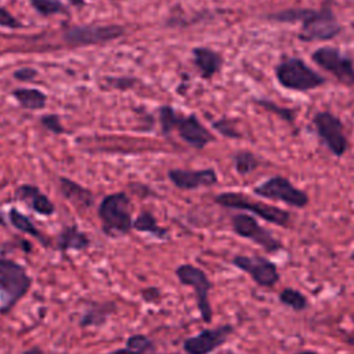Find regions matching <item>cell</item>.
I'll use <instances>...</instances> for the list:
<instances>
[{
  "label": "cell",
  "instance_id": "7a4b0ae2",
  "mask_svg": "<svg viewBox=\"0 0 354 354\" xmlns=\"http://www.w3.org/2000/svg\"><path fill=\"white\" fill-rule=\"evenodd\" d=\"M30 283V277L21 264L0 257V293L3 299L0 313H8L28 293Z\"/></svg>",
  "mask_w": 354,
  "mask_h": 354
},
{
  "label": "cell",
  "instance_id": "9c48e42d",
  "mask_svg": "<svg viewBox=\"0 0 354 354\" xmlns=\"http://www.w3.org/2000/svg\"><path fill=\"white\" fill-rule=\"evenodd\" d=\"M313 122L318 136L326 144L329 151L336 156L344 155L348 148V141L340 119L330 112H318Z\"/></svg>",
  "mask_w": 354,
  "mask_h": 354
},
{
  "label": "cell",
  "instance_id": "9a60e30c",
  "mask_svg": "<svg viewBox=\"0 0 354 354\" xmlns=\"http://www.w3.org/2000/svg\"><path fill=\"white\" fill-rule=\"evenodd\" d=\"M177 130L184 141H187L188 144H191L198 149L203 148L205 145H207L214 140L213 134L201 124V122L196 119L195 115H189L188 118L178 119Z\"/></svg>",
  "mask_w": 354,
  "mask_h": 354
},
{
  "label": "cell",
  "instance_id": "f1b7e54d",
  "mask_svg": "<svg viewBox=\"0 0 354 354\" xmlns=\"http://www.w3.org/2000/svg\"><path fill=\"white\" fill-rule=\"evenodd\" d=\"M41 123H43L48 130H51V131H54V133H62V131H64V129H62V126H61V122H59V119H58L57 115H46V116H43V118H41Z\"/></svg>",
  "mask_w": 354,
  "mask_h": 354
},
{
  "label": "cell",
  "instance_id": "4fadbf2b",
  "mask_svg": "<svg viewBox=\"0 0 354 354\" xmlns=\"http://www.w3.org/2000/svg\"><path fill=\"white\" fill-rule=\"evenodd\" d=\"M123 35L122 26H75L65 32V39L73 44H97Z\"/></svg>",
  "mask_w": 354,
  "mask_h": 354
},
{
  "label": "cell",
  "instance_id": "3957f363",
  "mask_svg": "<svg viewBox=\"0 0 354 354\" xmlns=\"http://www.w3.org/2000/svg\"><path fill=\"white\" fill-rule=\"evenodd\" d=\"M279 84L288 90L308 91L325 83V79L311 69L301 58H288L275 68Z\"/></svg>",
  "mask_w": 354,
  "mask_h": 354
},
{
  "label": "cell",
  "instance_id": "ba28073f",
  "mask_svg": "<svg viewBox=\"0 0 354 354\" xmlns=\"http://www.w3.org/2000/svg\"><path fill=\"white\" fill-rule=\"evenodd\" d=\"M176 275L183 285L192 286L196 295L198 308L201 311V317L205 322L212 321V307L209 303V292L212 283L207 275L198 267L192 264H181L176 270Z\"/></svg>",
  "mask_w": 354,
  "mask_h": 354
},
{
  "label": "cell",
  "instance_id": "8fae6325",
  "mask_svg": "<svg viewBox=\"0 0 354 354\" xmlns=\"http://www.w3.org/2000/svg\"><path fill=\"white\" fill-rule=\"evenodd\" d=\"M232 264L236 268L242 270L243 272L249 274L252 279L260 286L270 288L275 285L279 279V272L277 270V266L261 256L239 254L232 259Z\"/></svg>",
  "mask_w": 354,
  "mask_h": 354
},
{
  "label": "cell",
  "instance_id": "30bf717a",
  "mask_svg": "<svg viewBox=\"0 0 354 354\" xmlns=\"http://www.w3.org/2000/svg\"><path fill=\"white\" fill-rule=\"evenodd\" d=\"M232 228H234L235 234H238L242 238L253 241L254 243L261 246L268 253L277 252L282 248L281 242L278 239H275L267 230H264L256 221V218H253L249 214H245V213L235 214L232 217Z\"/></svg>",
  "mask_w": 354,
  "mask_h": 354
},
{
  "label": "cell",
  "instance_id": "cb8c5ba5",
  "mask_svg": "<svg viewBox=\"0 0 354 354\" xmlns=\"http://www.w3.org/2000/svg\"><path fill=\"white\" fill-rule=\"evenodd\" d=\"M279 301L282 304L293 308L295 311H301L308 306L307 297L303 293H300L299 290L292 289V288H286L279 293Z\"/></svg>",
  "mask_w": 354,
  "mask_h": 354
},
{
  "label": "cell",
  "instance_id": "83f0119b",
  "mask_svg": "<svg viewBox=\"0 0 354 354\" xmlns=\"http://www.w3.org/2000/svg\"><path fill=\"white\" fill-rule=\"evenodd\" d=\"M177 122H178V118L176 116L174 111L170 106H163L160 109V123H162V129L165 133H167L173 127H176Z\"/></svg>",
  "mask_w": 354,
  "mask_h": 354
},
{
  "label": "cell",
  "instance_id": "e0dca14e",
  "mask_svg": "<svg viewBox=\"0 0 354 354\" xmlns=\"http://www.w3.org/2000/svg\"><path fill=\"white\" fill-rule=\"evenodd\" d=\"M192 53L194 62L199 68L203 77H212L214 73L218 72L223 61L216 51L206 47H196Z\"/></svg>",
  "mask_w": 354,
  "mask_h": 354
},
{
  "label": "cell",
  "instance_id": "836d02e7",
  "mask_svg": "<svg viewBox=\"0 0 354 354\" xmlns=\"http://www.w3.org/2000/svg\"><path fill=\"white\" fill-rule=\"evenodd\" d=\"M71 1H73V3H77V4H82V0H71Z\"/></svg>",
  "mask_w": 354,
  "mask_h": 354
},
{
  "label": "cell",
  "instance_id": "2e32d148",
  "mask_svg": "<svg viewBox=\"0 0 354 354\" xmlns=\"http://www.w3.org/2000/svg\"><path fill=\"white\" fill-rule=\"evenodd\" d=\"M17 198L29 203V206L39 214L43 216H50L54 213V205L53 202L43 195L36 187L32 185H21L17 192Z\"/></svg>",
  "mask_w": 354,
  "mask_h": 354
},
{
  "label": "cell",
  "instance_id": "ffe728a7",
  "mask_svg": "<svg viewBox=\"0 0 354 354\" xmlns=\"http://www.w3.org/2000/svg\"><path fill=\"white\" fill-rule=\"evenodd\" d=\"M115 306L112 303L105 304H94L90 310L86 311V314L82 317L80 325L82 326H98L105 322L108 315L113 311Z\"/></svg>",
  "mask_w": 354,
  "mask_h": 354
},
{
  "label": "cell",
  "instance_id": "6da1fadb",
  "mask_svg": "<svg viewBox=\"0 0 354 354\" xmlns=\"http://www.w3.org/2000/svg\"><path fill=\"white\" fill-rule=\"evenodd\" d=\"M278 22H301V29L297 37L301 41H318L330 40L342 32V26L337 22L333 11L329 7L321 10L295 8L283 10L268 17Z\"/></svg>",
  "mask_w": 354,
  "mask_h": 354
},
{
  "label": "cell",
  "instance_id": "603a6c76",
  "mask_svg": "<svg viewBox=\"0 0 354 354\" xmlns=\"http://www.w3.org/2000/svg\"><path fill=\"white\" fill-rule=\"evenodd\" d=\"M8 216H10L11 224H12L17 230H19V231H22V232H25V234H29V235H32V236L40 239L41 242H46V239L41 236V234L37 231V228L33 225V223H32L26 216H24L21 212H18L17 209H11Z\"/></svg>",
  "mask_w": 354,
  "mask_h": 354
},
{
  "label": "cell",
  "instance_id": "f546056e",
  "mask_svg": "<svg viewBox=\"0 0 354 354\" xmlns=\"http://www.w3.org/2000/svg\"><path fill=\"white\" fill-rule=\"evenodd\" d=\"M0 25L6 26V28H11V29L21 26L19 22L4 8H0Z\"/></svg>",
  "mask_w": 354,
  "mask_h": 354
},
{
  "label": "cell",
  "instance_id": "5b68a950",
  "mask_svg": "<svg viewBox=\"0 0 354 354\" xmlns=\"http://www.w3.org/2000/svg\"><path fill=\"white\" fill-rule=\"evenodd\" d=\"M129 207L130 202L124 194H112L104 198L98 214L106 234L123 235L130 231L131 216Z\"/></svg>",
  "mask_w": 354,
  "mask_h": 354
},
{
  "label": "cell",
  "instance_id": "4dcf8cb0",
  "mask_svg": "<svg viewBox=\"0 0 354 354\" xmlns=\"http://www.w3.org/2000/svg\"><path fill=\"white\" fill-rule=\"evenodd\" d=\"M259 104H260L261 106L267 108L268 111L277 112V113H279L282 118L292 120V113H290V111H288V109H281V108H278V106H275L274 104H271V102H267V101H259Z\"/></svg>",
  "mask_w": 354,
  "mask_h": 354
},
{
  "label": "cell",
  "instance_id": "7c38bea8",
  "mask_svg": "<svg viewBox=\"0 0 354 354\" xmlns=\"http://www.w3.org/2000/svg\"><path fill=\"white\" fill-rule=\"evenodd\" d=\"M232 333L231 325H223L214 329H205L201 333L188 337L183 347L187 354H209L220 347Z\"/></svg>",
  "mask_w": 354,
  "mask_h": 354
},
{
  "label": "cell",
  "instance_id": "5bb4252c",
  "mask_svg": "<svg viewBox=\"0 0 354 354\" xmlns=\"http://www.w3.org/2000/svg\"><path fill=\"white\" fill-rule=\"evenodd\" d=\"M169 177L178 188H183V189L207 187V185H213L217 181V176L213 169H205V170L174 169L169 171Z\"/></svg>",
  "mask_w": 354,
  "mask_h": 354
},
{
  "label": "cell",
  "instance_id": "484cf974",
  "mask_svg": "<svg viewBox=\"0 0 354 354\" xmlns=\"http://www.w3.org/2000/svg\"><path fill=\"white\" fill-rule=\"evenodd\" d=\"M234 163L239 174H248L259 166V159L248 151H241L234 156Z\"/></svg>",
  "mask_w": 354,
  "mask_h": 354
},
{
  "label": "cell",
  "instance_id": "d590c367",
  "mask_svg": "<svg viewBox=\"0 0 354 354\" xmlns=\"http://www.w3.org/2000/svg\"><path fill=\"white\" fill-rule=\"evenodd\" d=\"M171 354H176V353H171Z\"/></svg>",
  "mask_w": 354,
  "mask_h": 354
},
{
  "label": "cell",
  "instance_id": "52a82bcc",
  "mask_svg": "<svg viewBox=\"0 0 354 354\" xmlns=\"http://www.w3.org/2000/svg\"><path fill=\"white\" fill-rule=\"evenodd\" d=\"M313 61L332 73L342 84L354 87V64L353 59L335 47H319L311 54Z\"/></svg>",
  "mask_w": 354,
  "mask_h": 354
},
{
  "label": "cell",
  "instance_id": "44dd1931",
  "mask_svg": "<svg viewBox=\"0 0 354 354\" xmlns=\"http://www.w3.org/2000/svg\"><path fill=\"white\" fill-rule=\"evenodd\" d=\"M14 97L24 108L39 109L46 104V95L40 90L35 88H18L14 91Z\"/></svg>",
  "mask_w": 354,
  "mask_h": 354
},
{
  "label": "cell",
  "instance_id": "277c9868",
  "mask_svg": "<svg viewBox=\"0 0 354 354\" xmlns=\"http://www.w3.org/2000/svg\"><path fill=\"white\" fill-rule=\"evenodd\" d=\"M214 201L218 205L225 207L241 209V210H248L250 213H254L263 220L277 224L279 227H288L290 224V214L286 210L279 209L277 206L267 205L260 201H253L249 196L242 195L239 192H223L217 195Z\"/></svg>",
  "mask_w": 354,
  "mask_h": 354
},
{
  "label": "cell",
  "instance_id": "1f68e13d",
  "mask_svg": "<svg viewBox=\"0 0 354 354\" xmlns=\"http://www.w3.org/2000/svg\"><path fill=\"white\" fill-rule=\"evenodd\" d=\"M36 71L35 69H30V68H22V69H18V71H15V73H14V76L18 79V80H30V79H33L35 76H36Z\"/></svg>",
  "mask_w": 354,
  "mask_h": 354
},
{
  "label": "cell",
  "instance_id": "d6986e66",
  "mask_svg": "<svg viewBox=\"0 0 354 354\" xmlns=\"http://www.w3.org/2000/svg\"><path fill=\"white\" fill-rule=\"evenodd\" d=\"M61 189L64 192V195L73 202L77 206H90L93 202V196L88 191H86L84 188H82L80 185H77L76 183L66 180V178H61Z\"/></svg>",
  "mask_w": 354,
  "mask_h": 354
},
{
  "label": "cell",
  "instance_id": "7402d4cb",
  "mask_svg": "<svg viewBox=\"0 0 354 354\" xmlns=\"http://www.w3.org/2000/svg\"><path fill=\"white\" fill-rule=\"evenodd\" d=\"M152 348V342L144 335H133L127 339V344L123 348L109 351L105 354H145Z\"/></svg>",
  "mask_w": 354,
  "mask_h": 354
},
{
  "label": "cell",
  "instance_id": "e575fe53",
  "mask_svg": "<svg viewBox=\"0 0 354 354\" xmlns=\"http://www.w3.org/2000/svg\"><path fill=\"white\" fill-rule=\"evenodd\" d=\"M351 260H353V261H354V252H353V253H351Z\"/></svg>",
  "mask_w": 354,
  "mask_h": 354
},
{
  "label": "cell",
  "instance_id": "8992f818",
  "mask_svg": "<svg viewBox=\"0 0 354 354\" xmlns=\"http://www.w3.org/2000/svg\"><path fill=\"white\" fill-rule=\"evenodd\" d=\"M253 192L259 196L279 201L293 207H304L308 203V196L304 191L296 188L288 178L279 176L263 181L260 185L254 187Z\"/></svg>",
  "mask_w": 354,
  "mask_h": 354
},
{
  "label": "cell",
  "instance_id": "d4e9b609",
  "mask_svg": "<svg viewBox=\"0 0 354 354\" xmlns=\"http://www.w3.org/2000/svg\"><path fill=\"white\" fill-rule=\"evenodd\" d=\"M133 227H134L136 230H138V231L149 232V234H153V235H156V236H159V238H162V236L166 235V231L162 230V228L156 224L153 216H152L151 213H148V212L141 213V214L136 218V221L133 223Z\"/></svg>",
  "mask_w": 354,
  "mask_h": 354
},
{
  "label": "cell",
  "instance_id": "4316f807",
  "mask_svg": "<svg viewBox=\"0 0 354 354\" xmlns=\"http://www.w3.org/2000/svg\"><path fill=\"white\" fill-rule=\"evenodd\" d=\"M30 3L41 15H53L64 11V6L55 0H30Z\"/></svg>",
  "mask_w": 354,
  "mask_h": 354
},
{
  "label": "cell",
  "instance_id": "d6a6232c",
  "mask_svg": "<svg viewBox=\"0 0 354 354\" xmlns=\"http://www.w3.org/2000/svg\"><path fill=\"white\" fill-rule=\"evenodd\" d=\"M296 354H317L315 351H300V353H296Z\"/></svg>",
  "mask_w": 354,
  "mask_h": 354
},
{
  "label": "cell",
  "instance_id": "ac0fdd59",
  "mask_svg": "<svg viewBox=\"0 0 354 354\" xmlns=\"http://www.w3.org/2000/svg\"><path fill=\"white\" fill-rule=\"evenodd\" d=\"M58 243L62 250H83L90 242L88 238L76 227H68L61 232Z\"/></svg>",
  "mask_w": 354,
  "mask_h": 354
}]
</instances>
